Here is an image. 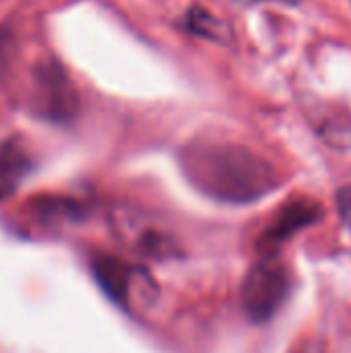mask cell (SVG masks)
Wrapping results in <instances>:
<instances>
[{
  "label": "cell",
  "mask_w": 351,
  "mask_h": 353,
  "mask_svg": "<svg viewBox=\"0 0 351 353\" xmlns=\"http://www.w3.org/2000/svg\"><path fill=\"white\" fill-rule=\"evenodd\" d=\"M182 168L203 194L230 205L259 201L277 186L273 165L238 145L188 147L182 155Z\"/></svg>",
  "instance_id": "obj_1"
},
{
  "label": "cell",
  "mask_w": 351,
  "mask_h": 353,
  "mask_svg": "<svg viewBox=\"0 0 351 353\" xmlns=\"http://www.w3.org/2000/svg\"><path fill=\"white\" fill-rule=\"evenodd\" d=\"M321 215H323V207L317 201L298 199V201L288 203L271 219V223L265 228V232L261 234V248L263 250H273V248L281 246L294 234H298L300 230H304V228L312 225L314 221H319Z\"/></svg>",
  "instance_id": "obj_5"
},
{
  "label": "cell",
  "mask_w": 351,
  "mask_h": 353,
  "mask_svg": "<svg viewBox=\"0 0 351 353\" xmlns=\"http://www.w3.org/2000/svg\"><path fill=\"white\" fill-rule=\"evenodd\" d=\"M39 95L43 101V114L54 120H70L79 110V99L68 83L66 74L58 66H43L39 74Z\"/></svg>",
  "instance_id": "obj_6"
},
{
  "label": "cell",
  "mask_w": 351,
  "mask_h": 353,
  "mask_svg": "<svg viewBox=\"0 0 351 353\" xmlns=\"http://www.w3.org/2000/svg\"><path fill=\"white\" fill-rule=\"evenodd\" d=\"M292 292L290 271L273 256H265L250 267L242 281L240 302L246 316L254 323L271 321Z\"/></svg>",
  "instance_id": "obj_2"
},
{
  "label": "cell",
  "mask_w": 351,
  "mask_h": 353,
  "mask_svg": "<svg viewBox=\"0 0 351 353\" xmlns=\"http://www.w3.org/2000/svg\"><path fill=\"white\" fill-rule=\"evenodd\" d=\"M186 29L194 35L213 39V41H228L230 39V29L223 21L215 19L209 10L201 6H192L186 12Z\"/></svg>",
  "instance_id": "obj_8"
},
{
  "label": "cell",
  "mask_w": 351,
  "mask_h": 353,
  "mask_svg": "<svg viewBox=\"0 0 351 353\" xmlns=\"http://www.w3.org/2000/svg\"><path fill=\"white\" fill-rule=\"evenodd\" d=\"M240 4H254V2H285V4H298L300 0H234Z\"/></svg>",
  "instance_id": "obj_10"
},
{
  "label": "cell",
  "mask_w": 351,
  "mask_h": 353,
  "mask_svg": "<svg viewBox=\"0 0 351 353\" xmlns=\"http://www.w3.org/2000/svg\"><path fill=\"white\" fill-rule=\"evenodd\" d=\"M337 209L341 219L345 221V225L351 230V184L343 186L337 194Z\"/></svg>",
  "instance_id": "obj_9"
},
{
  "label": "cell",
  "mask_w": 351,
  "mask_h": 353,
  "mask_svg": "<svg viewBox=\"0 0 351 353\" xmlns=\"http://www.w3.org/2000/svg\"><path fill=\"white\" fill-rule=\"evenodd\" d=\"M29 170V155L27 151L14 143L6 141L0 145V190L12 188Z\"/></svg>",
  "instance_id": "obj_7"
},
{
  "label": "cell",
  "mask_w": 351,
  "mask_h": 353,
  "mask_svg": "<svg viewBox=\"0 0 351 353\" xmlns=\"http://www.w3.org/2000/svg\"><path fill=\"white\" fill-rule=\"evenodd\" d=\"M112 230L120 242H124L130 250L151 256V259H168L178 252L176 242L159 230L149 217L134 211H116L112 213Z\"/></svg>",
  "instance_id": "obj_4"
},
{
  "label": "cell",
  "mask_w": 351,
  "mask_h": 353,
  "mask_svg": "<svg viewBox=\"0 0 351 353\" xmlns=\"http://www.w3.org/2000/svg\"><path fill=\"white\" fill-rule=\"evenodd\" d=\"M93 275L101 290L118 306L128 310L151 306L159 296L157 283L149 277V273L122 259L106 254L97 256L93 261Z\"/></svg>",
  "instance_id": "obj_3"
}]
</instances>
